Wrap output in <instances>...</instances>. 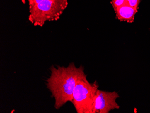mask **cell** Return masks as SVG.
I'll return each mask as SVG.
<instances>
[{"mask_svg":"<svg viewBox=\"0 0 150 113\" xmlns=\"http://www.w3.org/2000/svg\"><path fill=\"white\" fill-rule=\"evenodd\" d=\"M50 75L46 80L47 88L55 100L54 107L59 109L68 102H71L77 81L86 76L83 66L76 67L74 62L67 67L52 65Z\"/></svg>","mask_w":150,"mask_h":113,"instance_id":"cell-1","label":"cell"},{"mask_svg":"<svg viewBox=\"0 0 150 113\" xmlns=\"http://www.w3.org/2000/svg\"><path fill=\"white\" fill-rule=\"evenodd\" d=\"M28 21L42 27L47 22L59 19L69 5L67 0H28Z\"/></svg>","mask_w":150,"mask_h":113,"instance_id":"cell-2","label":"cell"},{"mask_svg":"<svg viewBox=\"0 0 150 113\" xmlns=\"http://www.w3.org/2000/svg\"><path fill=\"white\" fill-rule=\"evenodd\" d=\"M98 89L97 81L90 83L87 76L77 81L71 102L77 113H94L95 96Z\"/></svg>","mask_w":150,"mask_h":113,"instance_id":"cell-3","label":"cell"},{"mask_svg":"<svg viewBox=\"0 0 150 113\" xmlns=\"http://www.w3.org/2000/svg\"><path fill=\"white\" fill-rule=\"evenodd\" d=\"M120 97L117 92H107L98 89L94 102V113H109L114 109H119L117 102Z\"/></svg>","mask_w":150,"mask_h":113,"instance_id":"cell-4","label":"cell"},{"mask_svg":"<svg viewBox=\"0 0 150 113\" xmlns=\"http://www.w3.org/2000/svg\"><path fill=\"white\" fill-rule=\"evenodd\" d=\"M114 10L117 19L128 23L134 22L135 16L138 12V10L126 4Z\"/></svg>","mask_w":150,"mask_h":113,"instance_id":"cell-5","label":"cell"},{"mask_svg":"<svg viewBox=\"0 0 150 113\" xmlns=\"http://www.w3.org/2000/svg\"><path fill=\"white\" fill-rule=\"evenodd\" d=\"M111 4L114 10L126 4V0H112Z\"/></svg>","mask_w":150,"mask_h":113,"instance_id":"cell-6","label":"cell"},{"mask_svg":"<svg viewBox=\"0 0 150 113\" xmlns=\"http://www.w3.org/2000/svg\"><path fill=\"white\" fill-rule=\"evenodd\" d=\"M140 0H126V4L131 7L138 10Z\"/></svg>","mask_w":150,"mask_h":113,"instance_id":"cell-7","label":"cell"}]
</instances>
